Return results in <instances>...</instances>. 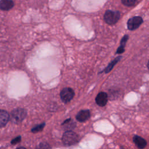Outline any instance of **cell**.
I'll list each match as a JSON object with an SVG mask.
<instances>
[{"instance_id": "1", "label": "cell", "mask_w": 149, "mask_h": 149, "mask_svg": "<svg viewBox=\"0 0 149 149\" xmlns=\"http://www.w3.org/2000/svg\"><path fill=\"white\" fill-rule=\"evenodd\" d=\"M79 140V136L73 131L68 130L62 136V141L66 146H72L77 143Z\"/></svg>"}, {"instance_id": "2", "label": "cell", "mask_w": 149, "mask_h": 149, "mask_svg": "<svg viewBox=\"0 0 149 149\" xmlns=\"http://www.w3.org/2000/svg\"><path fill=\"white\" fill-rule=\"evenodd\" d=\"M120 16V13L119 11L108 10L104 14V19L107 24L109 25H113L119 20Z\"/></svg>"}, {"instance_id": "3", "label": "cell", "mask_w": 149, "mask_h": 149, "mask_svg": "<svg viewBox=\"0 0 149 149\" xmlns=\"http://www.w3.org/2000/svg\"><path fill=\"white\" fill-rule=\"evenodd\" d=\"M26 115V111L24 109L20 108H16L11 112L12 122L15 123H18L25 118Z\"/></svg>"}, {"instance_id": "4", "label": "cell", "mask_w": 149, "mask_h": 149, "mask_svg": "<svg viewBox=\"0 0 149 149\" xmlns=\"http://www.w3.org/2000/svg\"><path fill=\"white\" fill-rule=\"evenodd\" d=\"M74 95V92L73 90L70 87H65L60 92L61 99L65 103L70 101L73 98Z\"/></svg>"}, {"instance_id": "5", "label": "cell", "mask_w": 149, "mask_h": 149, "mask_svg": "<svg viewBox=\"0 0 149 149\" xmlns=\"http://www.w3.org/2000/svg\"><path fill=\"white\" fill-rule=\"evenodd\" d=\"M143 23V19L140 16H134L130 18L127 23V28L130 30H134L137 29Z\"/></svg>"}, {"instance_id": "6", "label": "cell", "mask_w": 149, "mask_h": 149, "mask_svg": "<svg viewBox=\"0 0 149 149\" xmlns=\"http://www.w3.org/2000/svg\"><path fill=\"white\" fill-rule=\"evenodd\" d=\"M108 101V95L105 92H100L99 93L96 98L95 102L100 107L105 106Z\"/></svg>"}, {"instance_id": "7", "label": "cell", "mask_w": 149, "mask_h": 149, "mask_svg": "<svg viewBox=\"0 0 149 149\" xmlns=\"http://www.w3.org/2000/svg\"><path fill=\"white\" fill-rule=\"evenodd\" d=\"M90 116V112L88 109H84L79 111L76 115V119L80 122H83L87 120Z\"/></svg>"}, {"instance_id": "8", "label": "cell", "mask_w": 149, "mask_h": 149, "mask_svg": "<svg viewBox=\"0 0 149 149\" xmlns=\"http://www.w3.org/2000/svg\"><path fill=\"white\" fill-rule=\"evenodd\" d=\"M133 140L137 147L139 149H143L147 146V141L143 138L139 136H134Z\"/></svg>"}, {"instance_id": "9", "label": "cell", "mask_w": 149, "mask_h": 149, "mask_svg": "<svg viewBox=\"0 0 149 149\" xmlns=\"http://www.w3.org/2000/svg\"><path fill=\"white\" fill-rule=\"evenodd\" d=\"M14 6V2L12 0H1L0 8L2 10H9Z\"/></svg>"}, {"instance_id": "10", "label": "cell", "mask_w": 149, "mask_h": 149, "mask_svg": "<svg viewBox=\"0 0 149 149\" xmlns=\"http://www.w3.org/2000/svg\"><path fill=\"white\" fill-rule=\"evenodd\" d=\"M9 120V115L8 113L4 110H1L0 112V126L1 127L5 126Z\"/></svg>"}, {"instance_id": "11", "label": "cell", "mask_w": 149, "mask_h": 149, "mask_svg": "<svg viewBox=\"0 0 149 149\" xmlns=\"http://www.w3.org/2000/svg\"><path fill=\"white\" fill-rule=\"evenodd\" d=\"M129 38V36L127 35H125L121 39L120 46L118 47L116 54H122L125 51V47L126 45V43Z\"/></svg>"}, {"instance_id": "12", "label": "cell", "mask_w": 149, "mask_h": 149, "mask_svg": "<svg viewBox=\"0 0 149 149\" xmlns=\"http://www.w3.org/2000/svg\"><path fill=\"white\" fill-rule=\"evenodd\" d=\"M121 59V56H118L117 58H116L115 59H113L112 61H111L109 64L105 68V69L103 70L105 73H109L113 68V67L115 66V65L118 62L120 61V59Z\"/></svg>"}, {"instance_id": "13", "label": "cell", "mask_w": 149, "mask_h": 149, "mask_svg": "<svg viewBox=\"0 0 149 149\" xmlns=\"http://www.w3.org/2000/svg\"><path fill=\"white\" fill-rule=\"evenodd\" d=\"M45 125V123H42L41 124H39V125H37L36 126H35L34 127H33L32 129H31V132L33 133H37V132H40L41 130H42V129H44V126Z\"/></svg>"}, {"instance_id": "14", "label": "cell", "mask_w": 149, "mask_h": 149, "mask_svg": "<svg viewBox=\"0 0 149 149\" xmlns=\"http://www.w3.org/2000/svg\"><path fill=\"white\" fill-rule=\"evenodd\" d=\"M62 125H64L66 128H68V129H70V127L69 125L71 126L72 128H73L74 126H74L75 123H74L73 121L71 119H68L65 120Z\"/></svg>"}, {"instance_id": "15", "label": "cell", "mask_w": 149, "mask_h": 149, "mask_svg": "<svg viewBox=\"0 0 149 149\" xmlns=\"http://www.w3.org/2000/svg\"><path fill=\"white\" fill-rule=\"evenodd\" d=\"M123 5L127 6H131L134 5L137 0H121Z\"/></svg>"}, {"instance_id": "16", "label": "cell", "mask_w": 149, "mask_h": 149, "mask_svg": "<svg viewBox=\"0 0 149 149\" xmlns=\"http://www.w3.org/2000/svg\"><path fill=\"white\" fill-rule=\"evenodd\" d=\"M51 147L48 143H41L38 146H37L36 149H50Z\"/></svg>"}, {"instance_id": "17", "label": "cell", "mask_w": 149, "mask_h": 149, "mask_svg": "<svg viewBox=\"0 0 149 149\" xmlns=\"http://www.w3.org/2000/svg\"><path fill=\"white\" fill-rule=\"evenodd\" d=\"M21 140V136H19L16 137H15V139H13L12 141H11V144H16L18 143H19Z\"/></svg>"}, {"instance_id": "18", "label": "cell", "mask_w": 149, "mask_h": 149, "mask_svg": "<svg viewBox=\"0 0 149 149\" xmlns=\"http://www.w3.org/2000/svg\"><path fill=\"white\" fill-rule=\"evenodd\" d=\"M16 149H26V148H24V147H20L17 148Z\"/></svg>"}, {"instance_id": "19", "label": "cell", "mask_w": 149, "mask_h": 149, "mask_svg": "<svg viewBox=\"0 0 149 149\" xmlns=\"http://www.w3.org/2000/svg\"><path fill=\"white\" fill-rule=\"evenodd\" d=\"M147 67H148V68L149 69V61H148V63H147Z\"/></svg>"}]
</instances>
